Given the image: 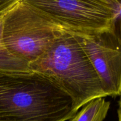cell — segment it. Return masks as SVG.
Segmentation results:
<instances>
[{"mask_svg":"<svg viewBox=\"0 0 121 121\" xmlns=\"http://www.w3.org/2000/svg\"><path fill=\"white\" fill-rule=\"evenodd\" d=\"M76 113L71 98L48 78L0 69V121H67Z\"/></svg>","mask_w":121,"mask_h":121,"instance_id":"6da1fadb","label":"cell"},{"mask_svg":"<svg viewBox=\"0 0 121 121\" xmlns=\"http://www.w3.org/2000/svg\"><path fill=\"white\" fill-rule=\"evenodd\" d=\"M28 67L48 78L66 93L77 112L89 102L107 96L79 41L63 29L47 51Z\"/></svg>","mask_w":121,"mask_h":121,"instance_id":"7a4b0ae2","label":"cell"},{"mask_svg":"<svg viewBox=\"0 0 121 121\" xmlns=\"http://www.w3.org/2000/svg\"><path fill=\"white\" fill-rule=\"evenodd\" d=\"M62 30L28 0H15L4 19L2 44L20 69L29 70Z\"/></svg>","mask_w":121,"mask_h":121,"instance_id":"3957f363","label":"cell"},{"mask_svg":"<svg viewBox=\"0 0 121 121\" xmlns=\"http://www.w3.org/2000/svg\"><path fill=\"white\" fill-rule=\"evenodd\" d=\"M54 24L73 34L92 35L111 31L116 0H28Z\"/></svg>","mask_w":121,"mask_h":121,"instance_id":"277c9868","label":"cell"},{"mask_svg":"<svg viewBox=\"0 0 121 121\" xmlns=\"http://www.w3.org/2000/svg\"><path fill=\"white\" fill-rule=\"evenodd\" d=\"M73 34L88 57L106 96H120L121 47L113 34L107 31L92 35Z\"/></svg>","mask_w":121,"mask_h":121,"instance_id":"5b68a950","label":"cell"},{"mask_svg":"<svg viewBox=\"0 0 121 121\" xmlns=\"http://www.w3.org/2000/svg\"><path fill=\"white\" fill-rule=\"evenodd\" d=\"M111 102L104 98L89 102L69 121H104L109 110Z\"/></svg>","mask_w":121,"mask_h":121,"instance_id":"8992f818","label":"cell"},{"mask_svg":"<svg viewBox=\"0 0 121 121\" xmlns=\"http://www.w3.org/2000/svg\"><path fill=\"white\" fill-rule=\"evenodd\" d=\"M15 0H0V69L22 70L20 69L6 53L2 41V25L6 13Z\"/></svg>","mask_w":121,"mask_h":121,"instance_id":"52a82bcc","label":"cell"},{"mask_svg":"<svg viewBox=\"0 0 121 121\" xmlns=\"http://www.w3.org/2000/svg\"><path fill=\"white\" fill-rule=\"evenodd\" d=\"M116 13L111 26V32L121 47V0H116Z\"/></svg>","mask_w":121,"mask_h":121,"instance_id":"ba28073f","label":"cell"},{"mask_svg":"<svg viewBox=\"0 0 121 121\" xmlns=\"http://www.w3.org/2000/svg\"><path fill=\"white\" fill-rule=\"evenodd\" d=\"M120 99H119V109H118V112H121V93L120 95Z\"/></svg>","mask_w":121,"mask_h":121,"instance_id":"9c48e42d","label":"cell"},{"mask_svg":"<svg viewBox=\"0 0 121 121\" xmlns=\"http://www.w3.org/2000/svg\"><path fill=\"white\" fill-rule=\"evenodd\" d=\"M118 121H121V112H118Z\"/></svg>","mask_w":121,"mask_h":121,"instance_id":"30bf717a","label":"cell"}]
</instances>
